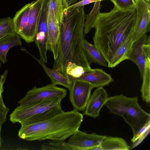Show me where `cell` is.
<instances>
[{
  "label": "cell",
  "mask_w": 150,
  "mask_h": 150,
  "mask_svg": "<svg viewBox=\"0 0 150 150\" xmlns=\"http://www.w3.org/2000/svg\"><path fill=\"white\" fill-rule=\"evenodd\" d=\"M84 6L67 8L60 24L58 52L53 69L67 76L66 68L69 62L90 70L91 68L84 45L83 30L86 14Z\"/></svg>",
  "instance_id": "obj_1"
},
{
  "label": "cell",
  "mask_w": 150,
  "mask_h": 150,
  "mask_svg": "<svg viewBox=\"0 0 150 150\" xmlns=\"http://www.w3.org/2000/svg\"><path fill=\"white\" fill-rule=\"evenodd\" d=\"M135 8L121 11L114 6L110 11L98 14L92 27L95 29L94 45L108 63L133 31Z\"/></svg>",
  "instance_id": "obj_2"
},
{
  "label": "cell",
  "mask_w": 150,
  "mask_h": 150,
  "mask_svg": "<svg viewBox=\"0 0 150 150\" xmlns=\"http://www.w3.org/2000/svg\"><path fill=\"white\" fill-rule=\"evenodd\" d=\"M83 115L75 109L64 111L51 118L30 125H21L18 136L29 141L46 139L64 141L79 129Z\"/></svg>",
  "instance_id": "obj_3"
},
{
  "label": "cell",
  "mask_w": 150,
  "mask_h": 150,
  "mask_svg": "<svg viewBox=\"0 0 150 150\" xmlns=\"http://www.w3.org/2000/svg\"><path fill=\"white\" fill-rule=\"evenodd\" d=\"M63 99L56 97L48 99L30 105H19L10 115L13 123L30 125L46 120L63 112L61 103Z\"/></svg>",
  "instance_id": "obj_4"
},
{
  "label": "cell",
  "mask_w": 150,
  "mask_h": 150,
  "mask_svg": "<svg viewBox=\"0 0 150 150\" xmlns=\"http://www.w3.org/2000/svg\"><path fill=\"white\" fill-rule=\"evenodd\" d=\"M137 97H128L123 94L108 98L105 105L112 113L122 117L131 127L133 135L145 123L150 115L138 104Z\"/></svg>",
  "instance_id": "obj_5"
},
{
  "label": "cell",
  "mask_w": 150,
  "mask_h": 150,
  "mask_svg": "<svg viewBox=\"0 0 150 150\" xmlns=\"http://www.w3.org/2000/svg\"><path fill=\"white\" fill-rule=\"evenodd\" d=\"M67 90L52 83L41 87L35 86L28 91L23 98L18 102L22 106L34 104L43 100L56 97L64 98L66 96Z\"/></svg>",
  "instance_id": "obj_6"
},
{
  "label": "cell",
  "mask_w": 150,
  "mask_h": 150,
  "mask_svg": "<svg viewBox=\"0 0 150 150\" xmlns=\"http://www.w3.org/2000/svg\"><path fill=\"white\" fill-rule=\"evenodd\" d=\"M136 11L132 33L133 42L150 31V5L145 0H134Z\"/></svg>",
  "instance_id": "obj_7"
},
{
  "label": "cell",
  "mask_w": 150,
  "mask_h": 150,
  "mask_svg": "<svg viewBox=\"0 0 150 150\" xmlns=\"http://www.w3.org/2000/svg\"><path fill=\"white\" fill-rule=\"evenodd\" d=\"M48 0H43L40 13L37 29L34 41L38 48L40 59L45 63H47V49L48 28L47 21Z\"/></svg>",
  "instance_id": "obj_8"
},
{
  "label": "cell",
  "mask_w": 150,
  "mask_h": 150,
  "mask_svg": "<svg viewBox=\"0 0 150 150\" xmlns=\"http://www.w3.org/2000/svg\"><path fill=\"white\" fill-rule=\"evenodd\" d=\"M73 82L72 86L69 90L70 101L74 109L78 111H84L93 87L90 84L84 82Z\"/></svg>",
  "instance_id": "obj_9"
},
{
  "label": "cell",
  "mask_w": 150,
  "mask_h": 150,
  "mask_svg": "<svg viewBox=\"0 0 150 150\" xmlns=\"http://www.w3.org/2000/svg\"><path fill=\"white\" fill-rule=\"evenodd\" d=\"M106 136L94 133L87 134L78 129L67 142L77 147L78 150H92L98 146Z\"/></svg>",
  "instance_id": "obj_10"
},
{
  "label": "cell",
  "mask_w": 150,
  "mask_h": 150,
  "mask_svg": "<svg viewBox=\"0 0 150 150\" xmlns=\"http://www.w3.org/2000/svg\"><path fill=\"white\" fill-rule=\"evenodd\" d=\"M43 1V0L33 1L31 6L27 25L20 36L27 43L34 41Z\"/></svg>",
  "instance_id": "obj_11"
},
{
  "label": "cell",
  "mask_w": 150,
  "mask_h": 150,
  "mask_svg": "<svg viewBox=\"0 0 150 150\" xmlns=\"http://www.w3.org/2000/svg\"><path fill=\"white\" fill-rule=\"evenodd\" d=\"M68 76L72 82H86L91 84L93 88L103 87L113 81L110 74L99 68L93 69V71L85 73L79 77L74 78L69 75Z\"/></svg>",
  "instance_id": "obj_12"
},
{
  "label": "cell",
  "mask_w": 150,
  "mask_h": 150,
  "mask_svg": "<svg viewBox=\"0 0 150 150\" xmlns=\"http://www.w3.org/2000/svg\"><path fill=\"white\" fill-rule=\"evenodd\" d=\"M108 98L104 88L102 87L97 88L90 96L83 114L93 117H98L101 109Z\"/></svg>",
  "instance_id": "obj_13"
},
{
  "label": "cell",
  "mask_w": 150,
  "mask_h": 150,
  "mask_svg": "<svg viewBox=\"0 0 150 150\" xmlns=\"http://www.w3.org/2000/svg\"><path fill=\"white\" fill-rule=\"evenodd\" d=\"M48 10V9H47ZM48 28L47 49L52 52L54 60L57 58L58 52V41L60 24L54 16L48 11L47 14Z\"/></svg>",
  "instance_id": "obj_14"
},
{
  "label": "cell",
  "mask_w": 150,
  "mask_h": 150,
  "mask_svg": "<svg viewBox=\"0 0 150 150\" xmlns=\"http://www.w3.org/2000/svg\"><path fill=\"white\" fill-rule=\"evenodd\" d=\"M147 37V35L145 34L138 40L133 42L127 57V59L131 61L137 66L142 78L145 64L142 46L145 43Z\"/></svg>",
  "instance_id": "obj_15"
},
{
  "label": "cell",
  "mask_w": 150,
  "mask_h": 150,
  "mask_svg": "<svg viewBox=\"0 0 150 150\" xmlns=\"http://www.w3.org/2000/svg\"><path fill=\"white\" fill-rule=\"evenodd\" d=\"M22 45L20 35L13 32L4 36L0 39V61L3 64L7 61V54L11 48Z\"/></svg>",
  "instance_id": "obj_16"
},
{
  "label": "cell",
  "mask_w": 150,
  "mask_h": 150,
  "mask_svg": "<svg viewBox=\"0 0 150 150\" xmlns=\"http://www.w3.org/2000/svg\"><path fill=\"white\" fill-rule=\"evenodd\" d=\"M42 66L45 72L50 79L52 83L55 85H60L67 88L69 90L71 88L73 82L68 76H65L61 74L58 71L47 67L43 61L30 54Z\"/></svg>",
  "instance_id": "obj_17"
},
{
  "label": "cell",
  "mask_w": 150,
  "mask_h": 150,
  "mask_svg": "<svg viewBox=\"0 0 150 150\" xmlns=\"http://www.w3.org/2000/svg\"><path fill=\"white\" fill-rule=\"evenodd\" d=\"M132 33L125 39L117 50L111 60L108 63L109 68L114 67L122 61L127 59V55L133 43Z\"/></svg>",
  "instance_id": "obj_18"
},
{
  "label": "cell",
  "mask_w": 150,
  "mask_h": 150,
  "mask_svg": "<svg viewBox=\"0 0 150 150\" xmlns=\"http://www.w3.org/2000/svg\"><path fill=\"white\" fill-rule=\"evenodd\" d=\"M33 1L26 4L17 11L13 18L14 32L20 36L27 25L30 10Z\"/></svg>",
  "instance_id": "obj_19"
},
{
  "label": "cell",
  "mask_w": 150,
  "mask_h": 150,
  "mask_svg": "<svg viewBox=\"0 0 150 150\" xmlns=\"http://www.w3.org/2000/svg\"><path fill=\"white\" fill-rule=\"evenodd\" d=\"M130 148L125 140L121 138L106 136L100 145L94 150H128Z\"/></svg>",
  "instance_id": "obj_20"
},
{
  "label": "cell",
  "mask_w": 150,
  "mask_h": 150,
  "mask_svg": "<svg viewBox=\"0 0 150 150\" xmlns=\"http://www.w3.org/2000/svg\"><path fill=\"white\" fill-rule=\"evenodd\" d=\"M68 6L66 0H48L47 11L61 24Z\"/></svg>",
  "instance_id": "obj_21"
},
{
  "label": "cell",
  "mask_w": 150,
  "mask_h": 150,
  "mask_svg": "<svg viewBox=\"0 0 150 150\" xmlns=\"http://www.w3.org/2000/svg\"><path fill=\"white\" fill-rule=\"evenodd\" d=\"M84 45L88 60L90 64L93 63L100 66H107V62L94 45L84 39Z\"/></svg>",
  "instance_id": "obj_22"
},
{
  "label": "cell",
  "mask_w": 150,
  "mask_h": 150,
  "mask_svg": "<svg viewBox=\"0 0 150 150\" xmlns=\"http://www.w3.org/2000/svg\"><path fill=\"white\" fill-rule=\"evenodd\" d=\"M141 91L142 100L149 103L150 97V59H145V69L142 77Z\"/></svg>",
  "instance_id": "obj_23"
},
{
  "label": "cell",
  "mask_w": 150,
  "mask_h": 150,
  "mask_svg": "<svg viewBox=\"0 0 150 150\" xmlns=\"http://www.w3.org/2000/svg\"><path fill=\"white\" fill-rule=\"evenodd\" d=\"M40 148L42 150H78L77 147L69 144L64 141L59 140H51L42 144Z\"/></svg>",
  "instance_id": "obj_24"
},
{
  "label": "cell",
  "mask_w": 150,
  "mask_h": 150,
  "mask_svg": "<svg viewBox=\"0 0 150 150\" xmlns=\"http://www.w3.org/2000/svg\"><path fill=\"white\" fill-rule=\"evenodd\" d=\"M150 117H149L144 125L138 132L133 135L131 141L133 143L131 148L132 149L139 144L150 133Z\"/></svg>",
  "instance_id": "obj_25"
},
{
  "label": "cell",
  "mask_w": 150,
  "mask_h": 150,
  "mask_svg": "<svg viewBox=\"0 0 150 150\" xmlns=\"http://www.w3.org/2000/svg\"><path fill=\"white\" fill-rule=\"evenodd\" d=\"M91 71L90 70L78 65L75 63L69 62L66 67V73L67 76L69 75L74 78H78L85 73Z\"/></svg>",
  "instance_id": "obj_26"
},
{
  "label": "cell",
  "mask_w": 150,
  "mask_h": 150,
  "mask_svg": "<svg viewBox=\"0 0 150 150\" xmlns=\"http://www.w3.org/2000/svg\"><path fill=\"white\" fill-rule=\"evenodd\" d=\"M118 9L126 11L135 8L134 0H110Z\"/></svg>",
  "instance_id": "obj_27"
},
{
  "label": "cell",
  "mask_w": 150,
  "mask_h": 150,
  "mask_svg": "<svg viewBox=\"0 0 150 150\" xmlns=\"http://www.w3.org/2000/svg\"><path fill=\"white\" fill-rule=\"evenodd\" d=\"M9 109L5 105L2 95H0V149L2 146V140L1 131L2 125L6 120V115Z\"/></svg>",
  "instance_id": "obj_28"
},
{
  "label": "cell",
  "mask_w": 150,
  "mask_h": 150,
  "mask_svg": "<svg viewBox=\"0 0 150 150\" xmlns=\"http://www.w3.org/2000/svg\"><path fill=\"white\" fill-rule=\"evenodd\" d=\"M10 29L14 30L13 18L10 17L0 18V32Z\"/></svg>",
  "instance_id": "obj_29"
},
{
  "label": "cell",
  "mask_w": 150,
  "mask_h": 150,
  "mask_svg": "<svg viewBox=\"0 0 150 150\" xmlns=\"http://www.w3.org/2000/svg\"><path fill=\"white\" fill-rule=\"evenodd\" d=\"M142 49L145 59H150V38L147 36L146 42L143 45Z\"/></svg>",
  "instance_id": "obj_30"
},
{
  "label": "cell",
  "mask_w": 150,
  "mask_h": 150,
  "mask_svg": "<svg viewBox=\"0 0 150 150\" xmlns=\"http://www.w3.org/2000/svg\"><path fill=\"white\" fill-rule=\"evenodd\" d=\"M103 0H83L79 1L73 5L69 6L67 8H76L84 6L85 5L97 1L100 3L101 1Z\"/></svg>",
  "instance_id": "obj_31"
},
{
  "label": "cell",
  "mask_w": 150,
  "mask_h": 150,
  "mask_svg": "<svg viewBox=\"0 0 150 150\" xmlns=\"http://www.w3.org/2000/svg\"><path fill=\"white\" fill-rule=\"evenodd\" d=\"M8 72V70H6L4 74L1 76L0 79V95H2L4 91L3 85L5 82Z\"/></svg>",
  "instance_id": "obj_32"
},
{
  "label": "cell",
  "mask_w": 150,
  "mask_h": 150,
  "mask_svg": "<svg viewBox=\"0 0 150 150\" xmlns=\"http://www.w3.org/2000/svg\"><path fill=\"white\" fill-rule=\"evenodd\" d=\"M14 32L13 29L7 30L0 32V39L9 33Z\"/></svg>",
  "instance_id": "obj_33"
},
{
  "label": "cell",
  "mask_w": 150,
  "mask_h": 150,
  "mask_svg": "<svg viewBox=\"0 0 150 150\" xmlns=\"http://www.w3.org/2000/svg\"><path fill=\"white\" fill-rule=\"evenodd\" d=\"M83 0H66L68 6Z\"/></svg>",
  "instance_id": "obj_34"
},
{
  "label": "cell",
  "mask_w": 150,
  "mask_h": 150,
  "mask_svg": "<svg viewBox=\"0 0 150 150\" xmlns=\"http://www.w3.org/2000/svg\"><path fill=\"white\" fill-rule=\"evenodd\" d=\"M145 0L146 1H147V2H148L149 3H150V0Z\"/></svg>",
  "instance_id": "obj_35"
},
{
  "label": "cell",
  "mask_w": 150,
  "mask_h": 150,
  "mask_svg": "<svg viewBox=\"0 0 150 150\" xmlns=\"http://www.w3.org/2000/svg\"><path fill=\"white\" fill-rule=\"evenodd\" d=\"M1 62H0V67H1Z\"/></svg>",
  "instance_id": "obj_36"
}]
</instances>
